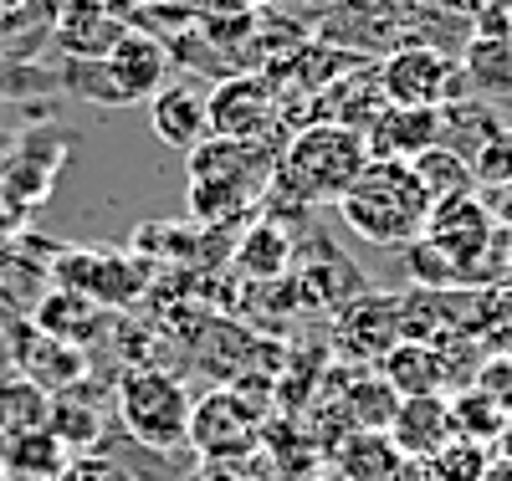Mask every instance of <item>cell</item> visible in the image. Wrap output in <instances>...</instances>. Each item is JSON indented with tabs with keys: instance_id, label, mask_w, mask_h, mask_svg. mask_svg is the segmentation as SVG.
<instances>
[{
	"instance_id": "18",
	"label": "cell",
	"mask_w": 512,
	"mask_h": 481,
	"mask_svg": "<svg viewBox=\"0 0 512 481\" xmlns=\"http://www.w3.org/2000/svg\"><path fill=\"white\" fill-rule=\"evenodd\" d=\"M502 113H497V103H487V98H461V103H446L441 108V144L446 149H456L466 164H472V154L492 139V134H502Z\"/></svg>"
},
{
	"instance_id": "20",
	"label": "cell",
	"mask_w": 512,
	"mask_h": 481,
	"mask_svg": "<svg viewBox=\"0 0 512 481\" xmlns=\"http://www.w3.org/2000/svg\"><path fill=\"white\" fill-rule=\"evenodd\" d=\"M405 456L390 446V435L379 430H349V441L338 446V471L344 481H395Z\"/></svg>"
},
{
	"instance_id": "11",
	"label": "cell",
	"mask_w": 512,
	"mask_h": 481,
	"mask_svg": "<svg viewBox=\"0 0 512 481\" xmlns=\"http://www.w3.org/2000/svg\"><path fill=\"white\" fill-rule=\"evenodd\" d=\"M149 123L169 149L190 154L210 139V93L195 82H164L149 98Z\"/></svg>"
},
{
	"instance_id": "12",
	"label": "cell",
	"mask_w": 512,
	"mask_h": 481,
	"mask_svg": "<svg viewBox=\"0 0 512 481\" xmlns=\"http://www.w3.org/2000/svg\"><path fill=\"white\" fill-rule=\"evenodd\" d=\"M313 103H318L313 123H338V128H354V134H369V123H374L384 108H390V98H384V87H379V67H374V62L344 72L333 87H323Z\"/></svg>"
},
{
	"instance_id": "16",
	"label": "cell",
	"mask_w": 512,
	"mask_h": 481,
	"mask_svg": "<svg viewBox=\"0 0 512 481\" xmlns=\"http://www.w3.org/2000/svg\"><path fill=\"white\" fill-rule=\"evenodd\" d=\"M31 323L47 333V338H57V343L88 348V343L108 328V308H98V302H88V297H77V292L57 287V292L41 297V308H36Z\"/></svg>"
},
{
	"instance_id": "5",
	"label": "cell",
	"mask_w": 512,
	"mask_h": 481,
	"mask_svg": "<svg viewBox=\"0 0 512 481\" xmlns=\"http://www.w3.org/2000/svg\"><path fill=\"white\" fill-rule=\"evenodd\" d=\"M379 87L384 98L400 108H446L472 98V82L461 72V57L446 47H425V41H410V47H395L390 57H379Z\"/></svg>"
},
{
	"instance_id": "26",
	"label": "cell",
	"mask_w": 512,
	"mask_h": 481,
	"mask_svg": "<svg viewBox=\"0 0 512 481\" xmlns=\"http://www.w3.org/2000/svg\"><path fill=\"white\" fill-rule=\"evenodd\" d=\"M472 180H477V190H487V195L512 185V128L492 134V139L472 154Z\"/></svg>"
},
{
	"instance_id": "4",
	"label": "cell",
	"mask_w": 512,
	"mask_h": 481,
	"mask_svg": "<svg viewBox=\"0 0 512 481\" xmlns=\"http://www.w3.org/2000/svg\"><path fill=\"white\" fill-rule=\"evenodd\" d=\"M169 82V47L144 31H123L118 47L98 62H72L67 87L82 98H93L103 108H128V103H149L159 87Z\"/></svg>"
},
{
	"instance_id": "6",
	"label": "cell",
	"mask_w": 512,
	"mask_h": 481,
	"mask_svg": "<svg viewBox=\"0 0 512 481\" xmlns=\"http://www.w3.org/2000/svg\"><path fill=\"white\" fill-rule=\"evenodd\" d=\"M256 441H262V415L246 405L241 389H210L190 405L185 446L205 466H241V456H251Z\"/></svg>"
},
{
	"instance_id": "3",
	"label": "cell",
	"mask_w": 512,
	"mask_h": 481,
	"mask_svg": "<svg viewBox=\"0 0 512 481\" xmlns=\"http://www.w3.org/2000/svg\"><path fill=\"white\" fill-rule=\"evenodd\" d=\"M190 389L169 374V369H149V364H128L113 384V410L123 420V430L134 435L149 451H180L190 435Z\"/></svg>"
},
{
	"instance_id": "17",
	"label": "cell",
	"mask_w": 512,
	"mask_h": 481,
	"mask_svg": "<svg viewBox=\"0 0 512 481\" xmlns=\"http://www.w3.org/2000/svg\"><path fill=\"white\" fill-rule=\"evenodd\" d=\"M88 379H77L72 389H62V395H52V410H47V430L57 435V441L72 451V456H88V451H98V441H103V430H108V420H103V410L88 400Z\"/></svg>"
},
{
	"instance_id": "25",
	"label": "cell",
	"mask_w": 512,
	"mask_h": 481,
	"mask_svg": "<svg viewBox=\"0 0 512 481\" xmlns=\"http://www.w3.org/2000/svg\"><path fill=\"white\" fill-rule=\"evenodd\" d=\"M446 405H451V430L466 435V441H482L487 446V441H497V435L507 430V415L482 395V389H472V384H466L456 400H446Z\"/></svg>"
},
{
	"instance_id": "28",
	"label": "cell",
	"mask_w": 512,
	"mask_h": 481,
	"mask_svg": "<svg viewBox=\"0 0 512 481\" xmlns=\"http://www.w3.org/2000/svg\"><path fill=\"white\" fill-rule=\"evenodd\" d=\"M62 481H134L113 456H103V451H88V456H72L67 461V476Z\"/></svg>"
},
{
	"instance_id": "24",
	"label": "cell",
	"mask_w": 512,
	"mask_h": 481,
	"mask_svg": "<svg viewBox=\"0 0 512 481\" xmlns=\"http://www.w3.org/2000/svg\"><path fill=\"white\" fill-rule=\"evenodd\" d=\"M425 471H431V481H487L492 476V456L482 441H466V435H451V441L431 456L420 461Z\"/></svg>"
},
{
	"instance_id": "34",
	"label": "cell",
	"mask_w": 512,
	"mask_h": 481,
	"mask_svg": "<svg viewBox=\"0 0 512 481\" xmlns=\"http://www.w3.org/2000/svg\"><path fill=\"white\" fill-rule=\"evenodd\" d=\"M6 6H11V0H6Z\"/></svg>"
},
{
	"instance_id": "19",
	"label": "cell",
	"mask_w": 512,
	"mask_h": 481,
	"mask_svg": "<svg viewBox=\"0 0 512 481\" xmlns=\"http://www.w3.org/2000/svg\"><path fill=\"white\" fill-rule=\"evenodd\" d=\"M461 72L477 98H512V36H472L461 47Z\"/></svg>"
},
{
	"instance_id": "21",
	"label": "cell",
	"mask_w": 512,
	"mask_h": 481,
	"mask_svg": "<svg viewBox=\"0 0 512 481\" xmlns=\"http://www.w3.org/2000/svg\"><path fill=\"white\" fill-rule=\"evenodd\" d=\"M410 169H415L420 190L431 195V205H446V200H461V195H477L472 164H466L456 149H446V144H436L431 154H420Z\"/></svg>"
},
{
	"instance_id": "30",
	"label": "cell",
	"mask_w": 512,
	"mask_h": 481,
	"mask_svg": "<svg viewBox=\"0 0 512 481\" xmlns=\"http://www.w3.org/2000/svg\"><path fill=\"white\" fill-rule=\"evenodd\" d=\"M200 481H256L251 471H241V466H205V476Z\"/></svg>"
},
{
	"instance_id": "33",
	"label": "cell",
	"mask_w": 512,
	"mask_h": 481,
	"mask_svg": "<svg viewBox=\"0 0 512 481\" xmlns=\"http://www.w3.org/2000/svg\"><path fill=\"white\" fill-rule=\"evenodd\" d=\"M0 481H11V476H0Z\"/></svg>"
},
{
	"instance_id": "14",
	"label": "cell",
	"mask_w": 512,
	"mask_h": 481,
	"mask_svg": "<svg viewBox=\"0 0 512 481\" xmlns=\"http://www.w3.org/2000/svg\"><path fill=\"white\" fill-rule=\"evenodd\" d=\"M374 369L395 384L400 400H410V395H441V389L451 384L441 348L436 343H415V338H400Z\"/></svg>"
},
{
	"instance_id": "15",
	"label": "cell",
	"mask_w": 512,
	"mask_h": 481,
	"mask_svg": "<svg viewBox=\"0 0 512 481\" xmlns=\"http://www.w3.org/2000/svg\"><path fill=\"white\" fill-rule=\"evenodd\" d=\"M67 461H72V451L57 441L47 425L0 441V476H11V481H62Z\"/></svg>"
},
{
	"instance_id": "23",
	"label": "cell",
	"mask_w": 512,
	"mask_h": 481,
	"mask_svg": "<svg viewBox=\"0 0 512 481\" xmlns=\"http://www.w3.org/2000/svg\"><path fill=\"white\" fill-rule=\"evenodd\" d=\"M47 410H52V395L31 379H6L0 384V441H11L21 430H36L47 425Z\"/></svg>"
},
{
	"instance_id": "10",
	"label": "cell",
	"mask_w": 512,
	"mask_h": 481,
	"mask_svg": "<svg viewBox=\"0 0 512 481\" xmlns=\"http://www.w3.org/2000/svg\"><path fill=\"white\" fill-rule=\"evenodd\" d=\"M57 277H62L67 292L98 302V308H123V302L139 297V261L103 256V251H72V256H62Z\"/></svg>"
},
{
	"instance_id": "29",
	"label": "cell",
	"mask_w": 512,
	"mask_h": 481,
	"mask_svg": "<svg viewBox=\"0 0 512 481\" xmlns=\"http://www.w3.org/2000/svg\"><path fill=\"white\" fill-rule=\"evenodd\" d=\"M487 210H492V221H497L502 231H512V185H507V190H492V195H487Z\"/></svg>"
},
{
	"instance_id": "1",
	"label": "cell",
	"mask_w": 512,
	"mask_h": 481,
	"mask_svg": "<svg viewBox=\"0 0 512 481\" xmlns=\"http://www.w3.org/2000/svg\"><path fill=\"white\" fill-rule=\"evenodd\" d=\"M338 221H344L349 236L369 241V246H410L425 236V221H431V195L420 190L410 164H384L369 159L359 180L338 195Z\"/></svg>"
},
{
	"instance_id": "8",
	"label": "cell",
	"mask_w": 512,
	"mask_h": 481,
	"mask_svg": "<svg viewBox=\"0 0 512 481\" xmlns=\"http://www.w3.org/2000/svg\"><path fill=\"white\" fill-rule=\"evenodd\" d=\"M405 323H400V297H384V292H364L354 302L338 308V328H333V343L344 359H359V364H379L390 348L400 343Z\"/></svg>"
},
{
	"instance_id": "27",
	"label": "cell",
	"mask_w": 512,
	"mask_h": 481,
	"mask_svg": "<svg viewBox=\"0 0 512 481\" xmlns=\"http://www.w3.org/2000/svg\"><path fill=\"white\" fill-rule=\"evenodd\" d=\"M472 389H482V395L512 420V354H492L487 364H477Z\"/></svg>"
},
{
	"instance_id": "2",
	"label": "cell",
	"mask_w": 512,
	"mask_h": 481,
	"mask_svg": "<svg viewBox=\"0 0 512 481\" xmlns=\"http://www.w3.org/2000/svg\"><path fill=\"white\" fill-rule=\"evenodd\" d=\"M364 164H369L364 134L338 128V123H297L277 154V169L267 185L287 190L297 205H318V200L338 205V195L359 180Z\"/></svg>"
},
{
	"instance_id": "9",
	"label": "cell",
	"mask_w": 512,
	"mask_h": 481,
	"mask_svg": "<svg viewBox=\"0 0 512 481\" xmlns=\"http://www.w3.org/2000/svg\"><path fill=\"white\" fill-rule=\"evenodd\" d=\"M436 144H441V108H400V103H390L364 134L369 159H384V164H415Z\"/></svg>"
},
{
	"instance_id": "31",
	"label": "cell",
	"mask_w": 512,
	"mask_h": 481,
	"mask_svg": "<svg viewBox=\"0 0 512 481\" xmlns=\"http://www.w3.org/2000/svg\"><path fill=\"white\" fill-rule=\"evenodd\" d=\"M395 481H431V471H425V466H420V461H405V466H400V476H395Z\"/></svg>"
},
{
	"instance_id": "22",
	"label": "cell",
	"mask_w": 512,
	"mask_h": 481,
	"mask_svg": "<svg viewBox=\"0 0 512 481\" xmlns=\"http://www.w3.org/2000/svg\"><path fill=\"white\" fill-rule=\"evenodd\" d=\"M395 410H400V395H395V384L384 379L379 369H369V374H359L354 384H349V425L354 430H390V420H395Z\"/></svg>"
},
{
	"instance_id": "32",
	"label": "cell",
	"mask_w": 512,
	"mask_h": 481,
	"mask_svg": "<svg viewBox=\"0 0 512 481\" xmlns=\"http://www.w3.org/2000/svg\"><path fill=\"white\" fill-rule=\"evenodd\" d=\"M507 277H512V231H507Z\"/></svg>"
},
{
	"instance_id": "7",
	"label": "cell",
	"mask_w": 512,
	"mask_h": 481,
	"mask_svg": "<svg viewBox=\"0 0 512 481\" xmlns=\"http://www.w3.org/2000/svg\"><path fill=\"white\" fill-rule=\"evenodd\" d=\"M282 123V103L272 93L267 77L256 72H231L210 87V134L216 139H251L262 144V134Z\"/></svg>"
},
{
	"instance_id": "13",
	"label": "cell",
	"mask_w": 512,
	"mask_h": 481,
	"mask_svg": "<svg viewBox=\"0 0 512 481\" xmlns=\"http://www.w3.org/2000/svg\"><path fill=\"white\" fill-rule=\"evenodd\" d=\"M390 446L405 456V461H431L446 441H451V405H446V395H410V400H400V410H395V420H390Z\"/></svg>"
}]
</instances>
